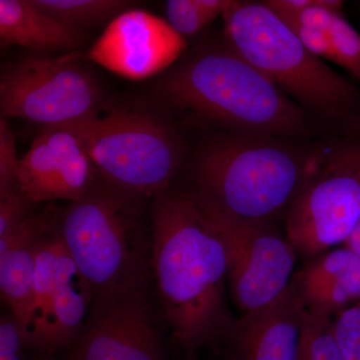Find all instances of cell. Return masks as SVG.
<instances>
[{"instance_id":"obj_1","label":"cell","mask_w":360,"mask_h":360,"mask_svg":"<svg viewBox=\"0 0 360 360\" xmlns=\"http://www.w3.org/2000/svg\"><path fill=\"white\" fill-rule=\"evenodd\" d=\"M153 272L172 336L193 352L224 340L227 255L212 220L189 191H169L153 206Z\"/></svg>"},{"instance_id":"obj_2","label":"cell","mask_w":360,"mask_h":360,"mask_svg":"<svg viewBox=\"0 0 360 360\" xmlns=\"http://www.w3.org/2000/svg\"><path fill=\"white\" fill-rule=\"evenodd\" d=\"M168 101L232 134L292 139L314 129L311 115L225 41L194 52L161 84Z\"/></svg>"},{"instance_id":"obj_3","label":"cell","mask_w":360,"mask_h":360,"mask_svg":"<svg viewBox=\"0 0 360 360\" xmlns=\"http://www.w3.org/2000/svg\"><path fill=\"white\" fill-rule=\"evenodd\" d=\"M141 200L101 179L59 214V234L91 290V307L148 300L153 234L142 224Z\"/></svg>"},{"instance_id":"obj_4","label":"cell","mask_w":360,"mask_h":360,"mask_svg":"<svg viewBox=\"0 0 360 360\" xmlns=\"http://www.w3.org/2000/svg\"><path fill=\"white\" fill-rule=\"evenodd\" d=\"M288 139L229 134L201 150L189 191L205 214L264 221L291 203L316 168Z\"/></svg>"},{"instance_id":"obj_5","label":"cell","mask_w":360,"mask_h":360,"mask_svg":"<svg viewBox=\"0 0 360 360\" xmlns=\"http://www.w3.org/2000/svg\"><path fill=\"white\" fill-rule=\"evenodd\" d=\"M225 44L314 116L360 132V92L310 53L265 2L232 1L222 13Z\"/></svg>"},{"instance_id":"obj_6","label":"cell","mask_w":360,"mask_h":360,"mask_svg":"<svg viewBox=\"0 0 360 360\" xmlns=\"http://www.w3.org/2000/svg\"><path fill=\"white\" fill-rule=\"evenodd\" d=\"M99 176L123 193L155 198L169 191L181 161L174 130L153 116L115 110L71 124Z\"/></svg>"},{"instance_id":"obj_7","label":"cell","mask_w":360,"mask_h":360,"mask_svg":"<svg viewBox=\"0 0 360 360\" xmlns=\"http://www.w3.org/2000/svg\"><path fill=\"white\" fill-rule=\"evenodd\" d=\"M101 90L79 52L21 59L0 78L4 118L49 127H65L98 110Z\"/></svg>"},{"instance_id":"obj_8","label":"cell","mask_w":360,"mask_h":360,"mask_svg":"<svg viewBox=\"0 0 360 360\" xmlns=\"http://www.w3.org/2000/svg\"><path fill=\"white\" fill-rule=\"evenodd\" d=\"M94 295L66 250L58 224L35 250L34 290L25 347L37 354L54 355L70 348L84 329Z\"/></svg>"},{"instance_id":"obj_9","label":"cell","mask_w":360,"mask_h":360,"mask_svg":"<svg viewBox=\"0 0 360 360\" xmlns=\"http://www.w3.org/2000/svg\"><path fill=\"white\" fill-rule=\"evenodd\" d=\"M359 219L360 168L336 148L288 208L286 238L310 259L345 245Z\"/></svg>"},{"instance_id":"obj_10","label":"cell","mask_w":360,"mask_h":360,"mask_svg":"<svg viewBox=\"0 0 360 360\" xmlns=\"http://www.w3.org/2000/svg\"><path fill=\"white\" fill-rule=\"evenodd\" d=\"M205 215L224 240L227 283L240 311L260 309L288 290L297 255L288 238L270 222L236 221Z\"/></svg>"},{"instance_id":"obj_11","label":"cell","mask_w":360,"mask_h":360,"mask_svg":"<svg viewBox=\"0 0 360 360\" xmlns=\"http://www.w3.org/2000/svg\"><path fill=\"white\" fill-rule=\"evenodd\" d=\"M186 40L167 20L132 9L118 14L87 53V58L129 79L153 77L174 63Z\"/></svg>"},{"instance_id":"obj_12","label":"cell","mask_w":360,"mask_h":360,"mask_svg":"<svg viewBox=\"0 0 360 360\" xmlns=\"http://www.w3.org/2000/svg\"><path fill=\"white\" fill-rule=\"evenodd\" d=\"M98 177L79 137L68 127L45 129L21 158L20 188L34 205L77 201Z\"/></svg>"},{"instance_id":"obj_13","label":"cell","mask_w":360,"mask_h":360,"mask_svg":"<svg viewBox=\"0 0 360 360\" xmlns=\"http://www.w3.org/2000/svg\"><path fill=\"white\" fill-rule=\"evenodd\" d=\"M70 360H163L148 300L91 307Z\"/></svg>"},{"instance_id":"obj_14","label":"cell","mask_w":360,"mask_h":360,"mask_svg":"<svg viewBox=\"0 0 360 360\" xmlns=\"http://www.w3.org/2000/svg\"><path fill=\"white\" fill-rule=\"evenodd\" d=\"M305 314L288 286L274 302L234 321L224 340L234 360H297Z\"/></svg>"},{"instance_id":"obj_15","label":"cell","mask_w":360,"mask_h":360,"mask_svg":"<svg viewBox=\"0 0 360 360\" xmlns=\"http://www.w3.org/2000/svg\"><path fill=\"white\" fill-rule=\"evenodd\" d=\"M290 286L309 314L331 319L360 300V257L343 246L310 258Z\"/></svg>"},{"instance_id":"obj_16","label":"cell","mask_w":360,"mask_h":360,"mask_svg":"<svg viewBox=\"0 0 360 360\" xmlns=\"http://www.w3.org/2000/svg\"><path fill=\"white\" fill-rule=\"evenodd\" d=\"M59 214H32L0 236V290L21 329L30 326L34 290L35 250L39 239L58 224Z\"/></svg>"},{"instance_id":"obj_17","label":"cell","mask_w":360,"mask_h":360,"mask_svg":"<svg viewBox=\"0 0 360 360\" xmlns=\"http://www.w3.org/2000/svg\"><path fill=\"white\" fill-rule=\"evenodd\" d=\"M84 39L78 28L44 13L30 0H0L2 46L18 45L35 51H72Z\"/></svg>"},{"instance_id":"obj_18","label":"cell","mask_w":360,"mask_h":360,"mask_svg":"<svg viewBox=\"0 0 360 360\" xmlns=\"http://www.w3.org/2000/svg\"><path fill=\"white\" fill-rule=\"evenodd\" d=\"M44 13L73 27L94 25L122 13L130 6L123 0H30Z\"/></svg>"},{"instance_id":"obj_19","label":"cell","mask_w":360,"mask_h":360,"mask_svg":"<svg viewBox=\"0 0 360 360\" xmlns=\"http://www.w3.org/2000/svg\"><path fill=\"white\" fill-rule=\"evenodd\" d=\"M229 4L231 0H169L165 11L168 23L186 39L222 15Z\"/></svg>"},{"instance_id":"obj_20","label":"cell","mask_w":360,"mask_h":360,"mask_svg":"<svg viewBox=\"0 0 360 360\" xmlns=\"http://www.w3.org/2000/svg\"><path fill=\"white\" fill-rule=\"evenodd\" d=\"M333 321L307 311L297 360H345L333 330Z\"/></svg>"},{"instance_id":"obj_21","label":"cell","mask_w":360,"mask_h":360,"mask_svg":"<svg viewBox=\"0 0 360 360\" xmlns=\"http://www.w3.org/2000/svg\"><path fill=\"white\" fill-rule=\"evenodd\" d=\"M328 37L333 49L331 61L360 82V33L343 18L341 11L333 16Z\"/></svg>"},{"instance_id":"obj_22","label":"cell","mask_w":360,"mask_h":360,"mask_svg":"<svg viewBox=\"0 0 360 360\" xmlns=\"http://www.w3.org/2000/svg\"><path fill=\"white\" fill-rule=\"evenodd\" d=\"M21 158H18L15 139L6 118L0 120V198L20 191Z\"/></svg>"},{"instance_id":"obj_23","label":"cell","mask_w":360,"mask_h":360,"mask_svg":"<svg viewBox=\"0 0 360 360\" xmlns=\"http://www.w3.org/2000/svg\"><path fill=\"white\" fill-rule=\"evenodd\" d=\"M333 336L345 360H360V300L336 315Z\"/></svg>"},{"instance_id":"obj_24","label":"cell","mask_w":360,"mask_h":360,"mask_svg":"<svg viewBox=\"0 0 360 360\" xmlns=\"http://www.w3.org/2000/svg\"><path fill=\"white\" fill-rule=\"evenodd\" d=\"M34 203L21 191L0 198V236H4L32 217Z\"/></svg>"},{"instance_id":"obj_25","label":"cell","mask_w":360,"mask_h":360,"mask_svg":"<svg viewBox=\"0 0 360 360\" xmlns=\"http://www.w3.org/2000/svg\"><path fill=\"white\" fill-rule=\"evenodd\" d=\"M25 338L13 315L0 321V360H30L26 357Z\"/></svg>"},{"instance_id":"obj_26","label":"cell","mask_w":360,"mask_h":360,"mask_svg":"<svg viewBox=\"0 0 360 360\" xmlns=\"http://www.w3.org/2000/svg\"><path fill=\"white\" fill-rule=\"evenodd\" d=\"M288 26L310 53L321 59H333V49L328 33L302 25Z\"/></svg>"},{"instance_id":"obj_27","label":"cell","mask_w":360,"mask_h":360,"mask_svg":"<svg viewBox=\"0 0 360 360\" xmlns=\"http://www.w3.org/2000/svg\"><path fill=\"white\" fill-rule=\"evenodd\" d=\"M340 151L348 160L360 168V141H350L340 146Z\"/></svg>"},{"instance_id":"obj_28","label":"cell","mask_w":360,"mask_h":360,"mask_svg":"<svg viewBox=\"0 0 360 360\" xmlns=\"http://www.w3.org/2000/svg\"><path fill=\"white\" fill-rule=\"evenodd\" d=\"M345 248L347 250L354 251L360 257V219L359 224H356L354 231L350 234L349 238L345 243Z\"/></svg>"},{"instance_id":"obj_29","label":"cell","mask_w":360,"mask_h":360,"mask_svg":"<svg viewBox=\"0 0 360 360\" xmlns=\"http://www.w3.org/2000/svg\"><path fill=\"white\" fill-rule=\"evenodd\" d=\"M32 360H63L56 359L54 355H45V354H37V357L34 359ZM65 360H70V359H65Z\"/></svg>"}]
</instances>
